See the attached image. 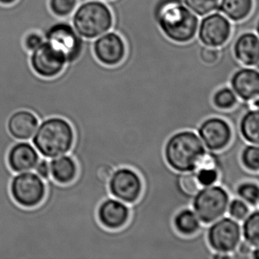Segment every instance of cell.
Here are the masks:
<instances>
[{"label": "cell", "instance_id": "cell-1", "mask_svg": "<svg viewBox=\"0 0 259 259\" xmlns=\"http://www.w3.org/2000/svg\"><path fill=\"white\" fill-rule=\"evenodd\" d=\"M198 135L192 130L174 133L166 140L163 155L168 166L180 174L194 172L206 153Z\"/></svg>", "mask_w": 259, "mask_h": 259}, {"label": "cell", "instance_id": "cell-2", "mask_svg": "<svg viewBox=\"0 0 259 259\" xmlns=\"http://www.w3.org/2000/svg\"><path fill=\"white\" fill-rule=\"evenodd\" d=\"M40 122L31 139L39 154L52 159L70 152L75 142V133L70 122L58 116Z\"/></svg>", "mask_w": 259, "mask_h": 259}, {"label": "cell", "instance_id": "cell-3", "mask_svg": "<svg viewBox=\"0 0 259 259\" xmlns=\"http://www.w3.org/2000/svg\"><path fill=\"white\" fill-rule=\"evenodd\" d=\"M156 19L165 35L177 43L190 41L198 30V18L180 0H164L157 7Z\"/></svg>", "mask_w": 259, "mask_h": 259}, {"label": "cell", "instance_id": "cell-4", "mask_svg": "<svg viewBox=\"0 0 259 259\" xmlns=\"http://www.w3.org/2000/svg\"><path fill=\"white\" fill-rule=\"evenodd\" d=\"M73 28L81 37L96 38L111 28L113 16L110 9L99 1L81 4L72 16Z\"/></svg>", "mask_w": 259, "mask_h": 259}, {"label": "cell", "instance_id": "cell-5", "mask_svg": "<svg viewBox=\"0 0 259 259\" xmlns=\"http://www.w3.org/2000/svg\"><path fill=\"white\" fill-rule=\"evenodd\" d=\"M230 195L221 185L202 187L194 195L191 207L204 225L216 221L225 215Z\"/></svg>", "mask_w": 259, "mask_h": 259}, {"label": "cell", "instance_id": "cell-6", "mask_svg": "<svg viewBox=\"0 0 259 259\" xmlns=\"http://www.w3.org/2000/svg\"><path fill=\"white\" fill-rule=\"evenodd\" d=\"M45 39L64 56L68 65L76 63L86 54L82 37L66 19L54 24L45 34Z\"/></svg>", "mask_w": 259, "mask_h": 259}, {"label": "cell", "instance_id": "cell-7", "mask_svg": "<svg viewBox=\"0 0 259 259\" xmlns=\"http://www.w3.org/2000/svg\"><path fill=\"white\" fill-rule=\"evenodd\" d=\"M13 201L21 207L33 208L41 204L47 195L45 180L36 172H19L13 176L10 185Z\"/></svg>", "mask_w": 259, "mask_h": 259}, {"label": "cell", "instance_id": "cell-8", "mask_svg": "<svg viewBox=\"0 0 259 259\" xmlns=\"http://www.w3.org/2000/svg\"><path fill=\"white\" fill-rule=\"evenodd\" d=\"M206 238L213 252L232 254L242 239V228L239 221L226 217L210 224Z\"/></svg>", "mask_w": 259, "mask_h": 259}, {"label": "cell", "instance_id": "cell-9", "mask_svg": "<svg viewBox=\"0 0 259 259\" xmlns=\"http://www.w3.org/2000/svg\"><path fill=\"white\" fill-rule=\"evenodd\" d=\"M143 188L140 175L125 166L115 169L108 183L110 195L128 205L135 204L140 198Z\"/></svg>", "mask_w": 259, "mask_h": 259}, {"label": "cell", "instance_id": "cell-10", "mask_svg": "<svg viewBox=\"0 0 259 259\" xmlns=\"http://www.w3.org/2000/svg\"><path fill=\"white\" fill-rule=\"evenodd\" d=\"M30 65L34 73L38 76L53 78L60 75L68 64L61 53L45 41L31 52Z\"/></svg>", "mask_w": 259, "mask_h": 259}, {"label": "cell", "instance_id": "cell-11", "mask_svg": "<svg viewBox=\"0 0 259 259\" xmlns=\"http://www.w3.org/2000/svg\"><path fill=\"white\" fill-rule=\"evenodd\" d=\"M197 132L207 150L213 152H219L227 148L233 139V128L230 122L220 116H211L204 119Z\"/></svg>", "mask_w": 259, "mask_h": 259}, {"label": "cell", "instance_id": "cell-12", "mask_svg": "<svg viewBox=\"0 0 259 259\" xmlns=\"http://www.w3.org/2000/svg\"><path fill=\"white\" fill-rule=\"evenodd\" d=\"M231 34V25L219 13L206 16L199 27V39L207 47L218 48L227 43Z\"/></svg>", "mask_w": 259, "mask_h": 259}, {"label": "cell", "instance_id": "cell-13", "mask_svg": "<svg viewBox=\"0 0 259 259\" xmlns=\"http://www.w3.org/2000/svg\"><path fill=\"white\" fill-rule=\"evenodd\" d=\"M130 205L113 197L101 201L97 210L100 224L110 230L123 228L130 221Z\"/></svg>", "mask_w": 259, "mask_h": 259}, {"label": "cell", "instance_id": "cell-14", "mask_svg": "<svg viewBox=\"0 0 259 259\" xmlns=\"http://www.w3.org/2000/svg\"><path fill=\"white\" fill-rule=\"evenodd\" d=\"M93 52L100 63L106 66H116L125 57V44L117 34L108 33L95 40Z\"/></svg>", "mask_w": 259, "mask_h": 259}, {"label": "cell", "instance_id": "cell-15", "mask_svg": "<svg viewBox=\"0 0 259 259\" xmlns=\"http://www.w3.org/2000/svg\"><path fill=\"white\" fill-rule=\"evenodd\" d=\"M40 156L29 141H17L7 154V163L14 174L28 172L34 169Z\"/></svg>", "mask_w": 259, "mask_h": 259}, {"label": "cell", "instance_id": "cell-16", "mask_svg": "<svg viewBox=\"0 0 259 259\" xmlns=\"http://www.w3.org/2000/svg\"><path fill=\"white\" fill-rule=\"evenodd\" d=\"M37 116L27 110L13 112L7 121V130L16 141H31L39 125Z\"/></svg>", "mask_w": 259, "mask_h": 259}, {"label": "cell", "instance_id": "cell-17", "mask_svg": "<svg viewBox=\"0 0 259 259\" xmlns=\"http://www.w3.org/2000/svg\"><path fill=\"white\" fill-rule=\"evenodd\" d=\"M232 89L237 97L246 102L258 98L259 75L257 71L242 69L235 72L230 81Z\"/></svg>", "mask_w": 259, "mask_h": 259}, {"label": "cell", "instance_id": "cell-18", "mask_svg": "<svg viewBox=\"0 0 259 259\" xmlns=\"http://www.w3.org/2000/svg\"><path fill=\"white\" fill-rule=\"evenodd\" d=\"M50 166L51 178L57 184H71L78 176V164L70 154H63L51 159Z\"/></svg>", "mask_w": 259, "mask_h": 259}, {"label": "cell", "instance_id": "cell-19", "mask_svg": "<svg viewBox=\"0 0 259 259\" xmlns=\"http://www.w3.org/2000/svg\"><path fill=\"white\" fill-rule=\"evenodd\" d=\"M258 37L254 33H245L239 36L234 46L236 58L247 66L258 63Z\"/></svg>", "mask_w": 259, "mask_h": 259}, {"label": "cell", "instance_id": "cell-20", "mask_svg": "<svg viewBox=\"0 0 259 259\" xmlns=\"http://www.w3.org/2000/svg\"><path fill=\"white\" fill-rule=\"evenodd\" d=\"M172 225L176 231L183 236H194L199 233L204 227L196 213L191 207H186L179 210L172 219Z\"/></svg>", "mask_w": 259, "mask_h": 259}, {"label": "cell", "instance_id": "cell-21", "mask_svg": "<svg viewBox=\"0 0 259 259\" xmlns=\"http://www.w3.org/2000/svg\"><path fill=\"white\" fill-rule=\"evenodd\" d=\"M258 109H249L241 116L239 122V133L247 143L258 145Z\"/></svg>", "mask_w": 259, "mask_h": 259}, {"label": "cell", "instance_id": "cell-22", "mask_svg": "<svg viewBox=\"0 0 259 259\" xmlns=\"http://www.w3.org/2000/svg\"><path fill=\"white\" fill-rule=\"evenodd\" d=\"M253 0H221L220 10L234 22L243 20L252 10Z\"/></svg>", "mask_w": 259, "mask_h": 259}, {"label": "cell", "instance_id": "cell-23", "mask_svg": "<svg viewBox=\"0 0 259 259\" xmlns=\"http://www.w3.org/2000/svg\"><path fill=\"white\" fill-rule=\"evenodd\" d=\"M242 227V236L244 239L254 248H259V211L254 208L244 220Z\"/></svg>", "mask_w": 259, "mask_h": 259}, {"label": "cell", "instance_id": "cell-24", "mask_svg": "<svg viewBox=\"0 0 259 259\" xmlns=\"http://www.w3.org/2000/svg\"><path fill=\"white\" fill-rule=\"evenodd\" d=\"M212 103L219 110H230L236 107L239 101L237 95L233 89L228 87H221L213 93Z\"/></svg>", "mask_w": 259, "mask_h": 259}, {"label": "cell", "instance_id": "cell-25", "mask_svg": "<svg viewBox=\"0 0 259 259\" xmlns=\"http://www.w3.org/2000/svg\"><path fill=\"white\" fill-rule=\"evenodd\" d=\"M236 196L241 198L253 208H258V183L254 181H245L238 185Z\"/></svg>", "mask_w": 259, "mask_h": 259}, {"label": "cell", "instance_id": "cell-26", "mask_svg": "<svg viewBox=\"0 0 259 259\" xmlns=\"http://www.w3.org/2000/svg\"><path fill=\"white\" fill-rule=\"evenodd\" d=\"M240 161L242 166L247 170L250 172H258V145L247 144L241 151Z\"/></svg>", "mask_w": 259, "mask_h": 259}, {"label": "cell", "instance_id": "cell-27", "mask_svg": "<svg viewBox=\"0 0 259 259\" xmlns=\"http://www.w3.org/2000/svg\"><path fill=\"white\" fill-rule=\"evenodd\" d=\"M78 0H49L51 13L60 19H66L73 13Z\"/></svg>", "mask_w": 259, "mask_h": 259}, {"label": "cell", "instance_id": "cell-28", "mask_svg": "<svg viewBox=\"0 0 259 259\" xmlns=\"http://www.w3.org/2000/svg\"><path fill=\"white\" fill-rule=\"evenodd\" d=\"M227 211L233 219L243 221L251 212V207L243 200L234 197L231 201H230Z\"/></svg>", "mask_w": 259, "mask_h": 259}, {"label": "cell", "instance_id": "cell-29", "mask_svg": "<svg viewBox=\"0 0 259 259\" xmlns=\"http://www.w3.org/2000/svg\"><path fill=\"white\" fill-rule=\"evenodd\" d=\"M185 4L198 16H203L216 10L219 0H185Z\"/></svg>", "mask_w": 259, "mask_h": 259}, {"label": "cell", "instance_id": "cell-30", "mask_svg": "<svg viewBox=\"0 0 259 259\" xmlns=\"http://www.w3.org/2000/svg\"><path fill=\"white\" fill-rule=\"evenodd\" d=\"M197 181L201 187H208L219 182L220 172L213 168H199L195 170Z\"/></svg>", "mask_w": 259, "mask_h": 259}, {"label": "cell", "instance_id": "cell-31", "mask_svg": "<svg viewBox=\"0 0 259 259\" xmlns=\"http://www.w3.org/2000/svg\"><path fill=\"white\" fill-rule=\"evenodd\" d=\"M180 185H181L182 189L186 193L192 195V196H194V195L201 188L197 181L195 171L182 174L181 178H180Z\"/></svg>", "mask_w": 259, "mask_h": 259}, {"label": "cell", "instance_id": "cell-32", "mask_svg": "<svg viewBox=\"0 0 259 259\" xmlns=\"http://www.w3.org/2000/svg\"><path fill=\"white\" fill-rule=\"evenodd\" d=\"M45 41V37L37 31H31L26 34L24 38V47L28 52H32L33 51L38 48Z\"/></svg>", "mask_w": 259, "mask_h": 259}, {"label": "cell", "instance_id": "cell-33", "mask_svg": "<svg viewBox=\"0 0 259 259\" xmlns=\"http://www.w3.org/2000/svg\"><path fill=\"white\" fill-rule=\"evenodd\" d=\"M254 247L251 246L247 241L241 239L236 250L232 253L233 258L251 259V253Z\"/></svg>", "mask_w": 259, "mask_h": 259}, {"label": "cell", "instance_id": "cell-34", "mask_svg": "<svg viewBox=\"0 0 259 259\" xmlns=\"http://www.w3.org/2000/svg\"><path fill=\"white\" fill-rule=\"evenodd\" d=\"M220 53L216 48L207 47L203 48L200 51L201 60L206 64H213L219 59Z\"/></svg>", "mask_w": 259, "mask_h": 259}, {"label": "cell", "instance_id": "cell-35", "mask_svg": "<svg viewBox=\"0 0 259 259\" xmlns=\"http://www.w3.org/2000/svg\"><path fill=\"white\" fill-rule=\"evenodd\" d=\"M34 169L35 170L36 174L40 178L43 179L45 181L51 178V166H50L49 159L45 158V157L40 158Z\"/></svg>", "mask_w": 259, "mask_h": 259}, {"label": "cell", "instance_id": "cell-36", "mask_svg": "<svg viewBox=\"0 0 259 259\" xmlns=\"http://www.w3.org/2000/svg\"><path fill=\"white\" fill-rule=\"evenodd\" d=\"M18 0H0V4L4 6L13 5L16 4Z\"/></svg>", "mask_w": 259, "mask_h": 259}, {"label": "cell", "instance_id": "cell-37", "mask_svg": "<svg viewBox=\"0 0 259 259\" xmlns=\"http://www.w3.org/2000/svg\"><path fill=\"white\" fill-rule=\"evenodd\" d=\"M259 252L258 248H253L252 251L251 253V259H258Z\"/></svg>", "mask_w": 259, "mask_h": 259}]
</instances>
